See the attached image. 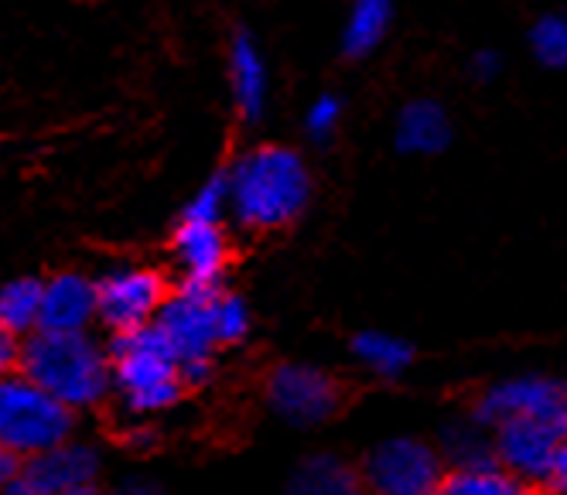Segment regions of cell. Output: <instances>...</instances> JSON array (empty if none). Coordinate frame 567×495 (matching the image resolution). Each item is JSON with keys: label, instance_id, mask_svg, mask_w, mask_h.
Listing matches in <instances>:
<instances>
[{"label": "cell", "instance_id": "cell-1", "mask_svg": "<svg viewBox=\"0 0 567 495\" xmlns=\"http://www.w3.org/2000/svg\"><path fill=\"white\" fill-rule=\"evenodd\" d=\"M229 216L254 233L291 226L311 202V175L298 151L264 144L229 164Z\"/></svg>", "mask_w": 567, "mask_h": 495}, {"label": "cell", "instance_id": "cell-2", "mask_svg": "<svg viewBox=\"0 0 567 495\" xmlns=\"http://www.w3.org/2000/svg\"><path fill=\"white\" fill-rule=\"evenodd\" d=\"M18 369L75 414L113 393L110 352L90 332H31L21 342Z\"/></svg>", "mask_w": 567, "mask_h": 495}, {"label": "cell", "instance_id": "cell-3", "mask_svg": "<svg viewBox=\"0 0 567 495\" xmlns=\"http://www.w3.org/2000/svg\"><path fill=\"white\" fill-rule=\"evenodd\" d=\"M106 352L113 393L131 417H154L161 410L175 406L188 390L178 355L154 321L131 328V332H113Z\"/></svg>", "mask_w": 567, "mask_h": 495}, {"label": "cell", "instance_id": "cell-4", "mask_svg": "<svg viewBox=\"0 0 567 495\" xmlns=\"http://www.w3.org/2000/svg\"><path fill=\"white\" fill-rule=\"evenodd\" d=\"M72 427L75 410L28 380L21 369L0 377V444L14 451L18 458H34L69 441Z\"/></svg>", "mask_w": 567, "mask_h": 495}, {"label": "cell", "instance_id": "cell-5", "mask_svg": "<svg viewBox=\"0 0 567 495\" xmlns=\"http://www.w3.org/2000/svg\"><path fill=\"white\" fill-rule=\"evenodd\" d=\"M219 291H195V287H175L168 301L161 305L154 324L165 332L168 346L178 355L185 386H206L213 380V355L219 349L213 301Z\"/></svg>", "mask_w": 567, "mask_h": 495}, {"label": "cell", "instance_id": "cell-6", "mask_svg": "<svg viewBox=\"0 0 567 495\" xmlns=\"http://www.w3.org/2000/svg\"><path fill=\"white\" fill-rule=\"evenodd\" d=\"M359 475L373 495H437L444 462L431 444L417 437H390L370 447Z\"/></svg>", "mask_w": 567, "mask_h": 495}, {"label": "cell", "instance_id": "cell-7", "mask_svg": "<svg viewBox=\"0 0 567 495\" xmlns=\"http://www.w3.org/2000/svg\"><path fill=\"white\" fill-rule=\"evenodd\" d=\"M267 403L295 427H318L339 414L342 386L332 373L308 362H280L267 380Z\"/></svg>", "mask_w": 567, "mask_h": 495}, {"label": "cell", "instance_id": "cell-8", "mask_svg": "<svg viewBox=\"0 0 567 495\" xmlns=\"http://www.w3.org/2000/svg\"><path fill=\"white\" fill-rule=\"evenodd\" d=\"M168 295V280L151 267H113L96 277L100 321L110 332H131V328L151 324Z\"/></svg>", "mask_w": 567, "mask_h": 495}, {"label": "cell", "instance_id": "cell-9", "mask_svg": "<svg viewBox=\"0 0 567 495\" xmlns=\"http://www.w3.org/2000/svg\"><path fill=\"white\" fill-rule=\"evenodd\" d=\"M472 417L482 427H496L506 417H530L554 424L567 431V390L564 380H547V377H516L506 383H496L485 390L475 406Z\"/></svg>", "mask_w": 567, "mask_h": 495}, {"label": "cell", "instance_id": "cell-10", "mask_svg": "<svg viewBox=\"0 0 567 495\" xmlns=\"http://www.w3.org/2000/svg\"><path fill=\"white\" fill-rule=\"evenodd\" d=\"M560 441H567V431L530 417H506L493 427L499 465L523 482H544Z\"/></svg>", "mask_w": 567, "mask_h": 495}, {"label": "cell", "instance_id": "cell-11", "mask_svg": "<svg viewBox=\"0 0 567 495\" xmlns=\"http://www.w3.org/2000/svg\"><path fill=\"white\" fill-rule=\"evenodd\" d=\"M172 246H175V260L182 267V287L223 291V277L229 264V239H226L223 223L178 219Z\"/></svg>", "mask_w": 567, "mask_h": 495}, {"label": "cell", "instance_id": "cell-12", "mask_svg": "<svg viewBox=\"0 0 567 495\" xmlns=\"http://www.w3.org/2000/svg\"><path fill=\"white\" fill-rule=\"evenodd\" d=\"M93 321H100V298L93 277L65 270L45 280L38 332H90Z\"/></svg>", "mask_w": 567, "mask_h": 495}, {"label": "cell", "instance_id": "cell-13", "mask_svg": "<svg viewBox=\"0 0 567 495\" xmlns=\"http://www.w3.org/2000/svg\"><path fill=\"white\" fill-rule=\"evenodd\" d=\"M21 475L42 495H62V492H72V488L96 485L100 455H96L93 444L69 437V441L42 451V455L24 458Z\"/></svg>", "mask_w": 567, "mask_h": 495}, {"label": "cell", "instance_id": "cell-14", "mask_svg": "<svg viewBox=\"0 0 567 495\" xmlns=\"http://www.w3.org/2000/svg\"><path fill=\"white\" fill-rule=\"evenodd\" d=\"M229 86H233V103L236 113L254 123L260 120L267 106V69L264 59L254 45V38L247 31H239L233 38V52H229Z\"/></svg>", "mask_w": 567, "mask_h": 495}, {"label": "cell", "instance_id": "cell-15", "mask_svg": "<svg viewBox=\"0 0 567 495\" xmlns=\"http://www.w3.org/2000/svg\"><path fill=\"white\" fill-rule=\"evenodd\" d=\"M452 144V120L441 103L434 100H414L400 110L396 120V147L403 154H441Z\"/></svg>", "mask_w": 567, "mask_h": 495}, {"label": "cell", "instance_id": "cell-16", "mask_svg": "<svg viewBox=\"0 0 567 495\" xmlns=\"http://www.w3.org/2000/svg\"><path fill=\"white\" fill-rule=\"evenodd\" d=\"M288 495H367V485H362V475L342 458L311 455L295 468Z\"/></svg>", "mask_w": 567, "mask_h": 495}, {"label": "cell", "instance_id": "cell-17", "mask_svg": "<svg viewBox=\"0 0 567 495\" xmlns=\"http://www.w3.org/2000/svg\"><path fill=\"white\" fill-rule=\"evenodd\" d=\"M437 495H530V482H523L499 462H489L444 472Z\"/></svg>", "mask_w": 567, "mask_h": 495}, {"label": "cell", "instance_id": "cell-18", "mask_svg": "<svg viewBox=\"0 0 567 495\" xmlns=\"http://www.w3.org/2000/svg\"><path fill=\"white\" fill-rule=\"evenodd\" d=\"M42 291H45V280H38V277H14L0 287V328L18 339H28L31 332H38Z\"/></svg>", "mask_w": 567, "mask_h": 495}, {"label": "cell", "instance_id": "cell-19", "mask_svg": "<svg viewBox=\"0 0 567 495\" xmlns=\"http://www.w3.org/2000/svg\"><path fill=\"white\" fill-rule=\"evenodd\" d=\"M352 355L370 369V373L383 380H396L411 369L414 362V346L390 332H359L352 339Z\"/></svg>", "mask_w": 567, "mask_h": 495}, {"label": "cell", "instance_id": "cell-20", "mask_svg": "<svg viewBox=\"0 0 567 495\" xmlns=\"http://www.w3.org/2000/svg\"><path fill=\"white\" fill-rule=\"evenodd\" d=\"M489 427H482L475 417L468 421H452L441 431V458H449L452 468H472V465H489L496 458V444L485 434Z\"/></svg>", "mask_w": 567, "mask_h": 495}, {"label": "cell", "instance_id": "cell-21", "mask_svg": "<svg viewBox=\"0 0 567 495\" xmlns=\"http://www.w3.org/2000/svg\"><path fill=\"white\" fill-rule=\"evenodd\" d=\"M390 24V0H355V8L349 14V28H346V41L342 49L349 59H362L370 55L380 38L386 34Z\"/></svg>", "mask_w": 567, "mask_h": 495}, {"label": "cell", "instance_id": "cell-22", "mask_svg": "<svg viewBox=\"0 0 567 495\" xmlns=\"http://www.w3.org/2000/svg\"><path fill=\"white\" fill-rule=\"evenodd\" d=\"M229 216V172L219 168L213 172L202 188L185 202L182 209V219H192V223H223Z\"/></svg>", "mask_w": 567, "mask_h": 495}, {"label": "cell", "instance_id": "cell-23", "mask_svg": "<svg viewBox=\"0 0 567 495\" xmlns=\"http://www.w3.org/2000/svg\"><path fill=\"white\" fill-rule=\"evenodd\" d=\"M213 318H216V336L219 346H239L250 336V308L239 295H229L226 287L213 301Z\"/></svg>", "mask_w": 567, "mask_h": 495}, {"label": "cell", "instance_id": "cell-24", "mask_svg": "<svg viewBox=\"0 0 567 495\" xmlns=\"http://www.w3.org/2000/svg\"><path fill=\"white\" fill-rule=\"evenodd\" d=\"M534 52L544 65L550 69H564L567 65V18H544L534 34Z\"/></svg>", "mask_w": 567, "mask_h": 495}, {"label": "cell", "instance_id": "cell-25", "mask_svg": "<svg viewBox=\"0 0 567 495\" xmlns=\"http://www.w3.org/2000/svg\"><path fill=\"white\" fill-rule=\"evenodd\" d=\"M339 116H342V103L336 96H321L315 100V106L308 110L305 127L311 134V141H329L332 131L339 127Z\"/></svg>", "mask_w": 567, "mask_h": 495}, {"label": "cell", "instance_id": "cell-26", "mask_svg": "<svg viewBox=\"0 0 567 495\" xmlns=\"http://www.w3.org/2000/svg\"><path fill=\"white\" fill-rule=\"evenodd\" d=\"M544 485H547L554 495H567V441H560V447L554 451L550 468H547V475H544Z\"/></svg>", "mask_w": 567, "mask_h": 495}, {"label": "cell", "instance_id": "cell-27", "mask_svg": "<svg viewBox=\"0 0 567 495\" xmlns=\"http://www.w3.org/2000/svg\"><path fill=\"white\" fill-rule=\"evenodd\" d=\"M21 465H24V458H18L14 451H8L4 444H0V492L21 475Z\"/></svg>", "mask_w": 567, "mask_h": 495}, {"label": "cell", "instance_id": "cell-28", "mask_svg": "<svg viewBox=\"0 0 567 495\" xmlns=\"http://www.w3.org/2000/svg\"><path fill=\"white\" fill-rule=\"evenodd\" d=\"M134 451H147L154 441H157V431L154 427H147V424H134L131 431H127V437H124Z\"/></svg>", "mask_w": 567, "mask_h": 495}, {"label": "cell", "instance_id": "cell-29", "mask_svg": "<svg viewBox=\"0 0 567 495\" xmlns=\"http://www.w3.org/2000/svg\"><path fill=\"white\" fill-rule=\"evenodd\" d=\"M110 495H161V492L154 485H147V482H127V485L113 488Z\"/></svg>", "mask_w": 567, "mask_h": 495}, {"label": "cell", "instance_id": "cell-30", "mask_svg": "<svg viewBox=\"0 0 567 495\" xmlns=\"http://www.w3.org/2000/svg\"><path fill=\"white\" fill-rule=\"evenodd\" d=\"M62 495H103L96 485H86V488H72V492H62Z\"/></svg>", "mask_w": 567, "mask_h": 495}, {"label": "cell", "instance_id": "cell-31", "mask_svg": "<svg viewBox=\"0 0 567 495\" xmlns=\"http://www.w3.org/2000/svg\"><path fill=\"white\" fill-rule=\"evenodd\" d=\"M564 390H567V380H564Z\"/></svg>", "mask_w": 567, "mask_h": 495}, {"label": "cell", "instance_id": "cell-32", "mask_svg": "<svg viewBox=\"0 0 567 495\" xmlns=\"http://www.w3.org/2000/svg\"><path fill=\"white\" fill-rule=\"evenodd\" d=\"M0 332H4V328H0Z\"/></svg>", "mask_w": 567, "mask_h": 495}]
</instances>
